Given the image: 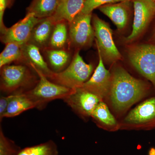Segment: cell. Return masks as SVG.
<instances>
[{"instance_id":"obj_1","label":"cell","mask_w":155,"mask_h":155,"mask_svg":"<svg viewBox=\"0 0 155 155\" xmlns=\"http://www.w3.org/2000/svg\"><path fill=\"white\" fill-rule=\"evenodd\" d=\"M111 73L110 87L104 101L117 119L136 103L155 95L152 84L133 77L122 67L115 66Z\"/></svg>"},{"instance_id":"obj_2","label":"cell","mask_w":155,"mask_h":155,"mask_svg":"<svg viewBox=\"0 0 155 155\" xmlns=\"http://www.w3.org/2000/svg\"><path fill=\"white\" fill-rule=\"evenodd\" d=\"M28 65H6L1 68L0 88L8 95L23 93L31 89L39 80Z\"/></svg>"},{"instance_id":"obj_3","label":"cell","mask_w":155,"mask_h":155,"mask_svg":"<svg viewBox=\"0 0 155 155\" xmlns=\"http://www.w3.org/2000/svg\"><path fill=\"white\" fill-rule=\"evenodd\" d=\"M119 122L120 130H155V95L142 102Z\"/></svg>"},{"instance_id":"obj_4","label":"cell","mask_w":155,"mask_h":155,"mask_svg":"<svg viewBox=\"0 0 155 155\" xmlns=\"http://www.w3.org/2000/svg\"><path fill=\"white\" fill-rule=\"evenodd\" d=\"M93 72L92 64L85 63L78 51L66 69L61 72H54L49 79L62 86L75 89L83 86Z\"/></svg>"},{"instance_id":"obj_5","label":"cell","mask_w":155,"mask_h":155,"mask_svg":"<svg viewBox=\"0 0 155 155\" xmlns=\"http://www.w3.org/2000/svg\"><path fill=\"white\" fill-rule=\"evenodd\" d=\"M32 69L38 75L39 80L34 87L25 93L35 104L37 109L42 110L48 103L54 100H63L73 91V89L53 82L40 71Z\"/></svg>"},{"instance_id":"obj_6","label":"cell","mask_w":155,"mask_h":155,"mask_svg":"<svg viewBox=\"0 0 155 155\" xmlns=\"http://www.w3.org/2000/svg\"><path fill=\"white\" fill-rule=\"evenodd\" d=\"M92 22L97 49L104 62L112 64L122 60V55L114 43L110 25L96 14L92 15Z\"/></svg>"},{"instance_id":"obj_7","label":"cell","mask_w":155,"mask_h":155,"mask_svg":"<svg viewBox=\"0 0 155 155\" xmlns=\"http://www.w3.org/2000/svg\"><path fill=\"white\" fill-rule=\"evenodd\" d=\"M128 57L134 69L150 82L155 91V45L131 46Z\"/></svg>"},{"instance_id":"obj_8","label":"cell","mask_w":155,"mask_h":155,"mask_svg":"<svg viewBox=\"0 0 155 155\" xmlns=\"http://www.w3.org/2000/svg\"><path fill=\"white\" fill-rule=\"evenodd\" d=\"M92 17V14L80 12L69 23V49L72 48L78 51L91 46L95 37Z\"/></svg>"},{"instance_id":"obj_9","label":"cell","mask_w":155,"mask_h":155,"mask_svg":"<svg viewBox=\"0 0 155 155\" xmlns=\"http://www.w3.org/2000/svg\"><path fill=\"white\" fill-rule=\"evenodd\" d=\"M73 112L84 121H88L101 98L82 87L73 89L63 100Z\"/></svg>"},{"instance_id":"obj_10","label":"cell","mask_w":155,"mask_h":155,"mask_svg":"<svg viewBox=\"0 0 155 155\" xmlns=\"http://www.w3.org/2000/svg\"><path fill=\"white\" fill-rule=\"evenodd\" d=\"M134 10L132 30L125 38L126 43L132 42L138 38L155 16V2L152 0H131Z\"/></svg>"},{"instance_id":"obj_11","label":"cell","mask_w":155,"mask_h":155,"mask_svg":"<svg viewBox=\"0 0 155 155\" xmlns=\"http://www.w3.org/2000/svg\"><path fill=\"white\" fill-rule=\"evenodd\" d=\"M42 19L26 13L23 19L1 34V41L5 45L15 42L22 46L28 42L34 28Z\"/></svg>"},{"instance_id":"obj_12","label":"cell","mask_w":155,"mask_h":155,"mask_svg":"<svg viewBox=\"0 0 155 155\" xmlns=\"http://www.w3.org/2000/svg\"><path fill=\"white\" fill-rule=\"evenodd\" d=\"M98 53L99 64L91 77L81 87L97 95L104 101L110 87L111 73L105 67L99 51H98Z\"/></svg>"},{"instance_id":"obj_13","label":"cell","mask_w":155,"mask_h":155,"mask_svg":"<svg viewBox=\"0 0 155 155\" xmlns=\"http://www.w3.org/2000/svg\"><path fill=\"white\" fill-rule=\"evenodd\" d=\"M131 1L108 4L98 8L103 14L109 17L119 30L126 27L130 14Z\"/></svg>"},{"instance_id":"obj_14","label":"cell","mask_w":155,"mask_h":155,"mask_svg":"<svg viewBox=\"0 0 155 155\" xmlns=\"http://www.w3.org/2000/svg\"><path fill=\"white\" fill-rule=\"evenodd\" d=\"M22 61L32 68L41 72L48 79L54 72L50 69L46 61L42 56L40 49L35 45L27 43L22 46Z\"/></svg>"},{"instance_id":"obj_15","label":"cell","mask_w":155,"mask_h":155,"mask_svg":"<svg viewBox=\"0 0 155 155\" xmlns=\"http://www.w3.org/2000/svg\"><path fill=\"white\" fill-rule=\"evenodd\" d=\"M91 118L99 128L109 132L120 130L119 122L104 101L99 103L94 109Z\"/></svg>"},{"instance_id":"obj_16","label":"cell","mask_w":155,"mask_h":155,"mask_svg":"<svg viewBox=\"0 0 155 155\" xmlns=\"http://www.w3.org/2000/svg\"><path fill=\"white\" fill-rule=\"evenodd\" d=\"M55 24L51 17L42 19L34 28L28 43L42 51L47 49Z\"/></svg>"},{"instance_id":"obj_17","label":"cell","mask_w":155,"mask_h":155,"mask_svg":"<svg viewBox=\"0 0 155 155\" xmlns=\"http://www.w3.org/2000/svg\"><path fill=\"white\" fill-rule=\"evenodd\" d=\"M85 0H60L57 10L51 18L55 22H72L83 8Z\"/></svg>"},{"instance_id":"obj_18","label":"cell","mask_w":155,"mask_h":155,"mask_svg":"<svg viewBox=\"0 0 155 155\" xmlns=\"http://www.w3.org/2000/svg\"><path fill=\"white\" fill-rule=\"evenodd\" d=\"M44 51L47 58L49 67L55 73L61 72L66 69L72 61L71 53L66 49L47 48Z\"/></svg>"},{"instance_id":"obj_19","label":"cell","mask_w":155,"mask_h":155,"mask_svg":"<svg viewBox=\"0 0 155 155\" xmlns=\"http://www.w3.org/2000/svg\"><path fill=\"white\" fill-rule=\"evenodd\" d=\"M12 97L9 102L4 118H12L18 116L25 111L33 108L36 106L25 94V93L18 94H11Z\"/></svg>"},{"instance_id":"obj_20","label":"cell","mask_w":155,"mask_h":155,"mask_svg":"<svg viewBox=\"0 0 155 155\" xmlns=\"http://www.w3.org/2000/svg\"><path fill=\"white\" fill-rule=\"evenodd\" d=\"M60 0H32L27 8V13L37 18L45 19L52 17L57 10Z\"/></svg>"},{"instance_id":"obj_21","label":"cell","mask_w":155,"mask_h":155,"mask_svg":"<svg viewBox=\"0 0 155 155\" xmlns=\"http://www.w3.org/2000/svg\"><path fill=\"white\" fill-rule=\"evenodd\" d=\"M69 44V23L65 21L56 22L48 48L66 49Z\"/></svg>"},{"instance_id":"obj_22","label":"cell","mask_w":155,"mask_h":155,"mask_svg":"<svg viewBox=\"0 0 155 155\" xmlns=\"http://www.w3.org/2000/svg\"><path fill=\"white\" fill-rule=\"evenodd\" d=\"M17 155H59L58 146L52 140L21 149Z\"/></svg>"},{"instance_id":"obj_23","label":"cell","mask_w":155,"mask_h":155,"mask_svg":"<svg viewBox=\"0 0 155 155\" xmlns=\"http://www.w3.org/2000/svg\"><path fill=\"white\" fill-rule=\"evenodd\" d=\"M23 59L22 46L15 42L6 44L0 54V68L14 61H21Z\"/></svg>"},{"instance_id":"obj_24","label":"cell","mask_w":155,"mask_h":155,"mask_svg":"<svg viewBox=\"0 0 155 155\" xmlns=\"http://www.w3.org/2000/svg\"><path fill=\"white\" fill-rule=\"evenodd\" d=\"M21 149L15 142L7 137L0 127V155H17Z\"/></svg>"},{"instance_id":"obj_25","label":"cell","mask_w":155,"mask_h":155,"mask_svg":"<svg viewBox=\"0 0 155 155\" xmlns=\"http://www.w3.org/2000/svg\"><path fill=\"white\" fill-rule=\"evenodd\" d=\"M129 1L131 0H85L83 8L80 13L84 14H92L94 9L98 8L101 6Z\"/></svg>"},{"instance_id":"obj_26","label":"cell","mask_w":155,"mask_h":155,"mask_svg":"<svg viewBox=\"0 0 155 155\" xmlns=\"http://www.w3.org/2000/svg\"><path fill=\"white\" fill-rule=\"evenodd\" d=\"M12 97V95H8L7 96H1L0 97V120L2 122L4 114L6 113L9 102Z\"/></svg>"},{"instance_id":"obj_27","label":"cell","mask_w":155,"mask_h":155,"mask_svg":"<svg viewBox=\"0 0 155 155\" xmlns=\"http://www.w3.org/2000/svg\"><path fill=\"white\" fill-rule=\"evenodd\" d=\"M149 155H155V148H152L149 151Z\"/></svg>"},{"instance_id":"obj_28","label":"cell","mask_w":155,"mask_h":155,"mask_svg":"<svg viewBox=\"0 0 155 155\" xmlns=\"http://www.w3.org/2000/svg\"><path fill=\"white\" fill-rule=\"evenodd\" d=\"M14 0H8V8H11L13 5V3L14 2Z\"/></svg>"},{"instance_id":"obj_29","label":"cell","mask_w":155,"mask_h":155,"mask_svg":"<svg viewBox=\"0 0 155 155\" xmlns=\"http://www.w3.org/2000/svg\"><path fill=\"white\" fill-rule=\"evenodd\" d=\"M153 40L154 41H155V31L154 32V33L153 36Z\"/></svg>"},{"instance_id":"obj_30","label":"cell","mask_w":155,"mask_h":155,"mask_svg":"<svg viewBox=\"0 0 155 155\" xmlns=\"http://www.w3.org/2000/svg\"><path fill=\"white\" fill-rule=\"evenodd\" d=\"M152 1H153V2H155V0H152Z\"/></svg>"}]
</instances>
